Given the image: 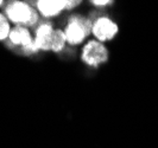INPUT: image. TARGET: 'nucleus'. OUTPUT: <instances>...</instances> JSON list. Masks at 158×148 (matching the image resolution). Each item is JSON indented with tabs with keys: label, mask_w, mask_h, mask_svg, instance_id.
<instances>
[{
	"label": "nucleus",
	"mask_w": 158,
	"mask_h": 148,
	"mask_svg": "<svg viewBox=\"0 0 158 148\" xmlns=\"http://www.w3.org/2000/svg\"><path fill=\"white\" fill-rule=\"evenodd\" d=\"M8 40L11 45L20 47L22 52L26 56L35 55L38 52L37 47L35 45V39L31 34L30 30L25 26H15L12 27Z\"/></svg>",
	"instance_id": "obj_6"
},
{
	"label": "nucleus",
	"mask_w": 158,
	"mask_h": 148,
	"mask_svg": "<svg viewBox=\"0 0 158 148\" xmlns=\"http://www.w3.org/2000/svg\"><path fill=\"white\" fill-rule=\"evenodd\" d=\"M93 20L81 14H71L68 18V23L64 27L67 37V44L70 46L81 45L89 34H92Z\"/></svg>",
	"instance_id": "obj_2"
},
{
	"label": "nucleus",
	"mask_w": 158,
	"mask_h": 148,
	"mask_svg": "<svg viewBox=\"0 0 158 148\" xmlns=\"http://www.w3.org/2000/svg\"><path fill=\"white\" fill-rule=\"evenodd\" d=\"M2 4H4V1H2V0H0V7L2 6Z\"/></svg>",
	"instance_id": "obj_11"
},
{
	"label": "nucleus",
	"mask_w": 158,
	"mask_h": 148,
	"mask_svg": "<svg viewBox=\"0 0 158 148\" xmlns=\"http://www.w3.org/2000/svg\"><path fill=\"white\" fill-rule=\"evenodd\" d=\"M11 23L8 22L7 17L4 13H0V42H4L8 39L11 33Z\"/></svg>",
	"instance_id": "obj_9"
},
{
	"label": "nucleus",
	"mask_w": 158,
	"mask_h": 148,
	"mask_svg": "<svg viewBox=\"0 0 158 148\" xmlns=\"http://www.w3.org/2000/svg\"><path fill=\"white\" fill-rule=\"evenodd\" d=\"M81 1L75 0H38L36 1V10L45 19L55 18L60 16L63 11H70L77 7Z\"/></svg>",
	"instance_id": "obj_4"
},
{
	"label": "nucleus",
	"mask_w": 158,
	"mask_h": 148,
	"mask_svg": "<svg viewBox=\"0 0 158 148\" xmlns=\"http://www.w3.org/2000/svg\"><path fill=\"white\" fill-rule=\"evenodd\" d=\"M119 26L112 18L108 16H100L93 20V27H92V34L94 39L107 43L111 42L118 36Z\"/></svg>",
	"instance_id": "obj_5"
},
{
	"label": "nucleus",
	"mask_w": 158,
	"mask_h": 148,
	"mask_svg": "<svg viewBox=\"0 0 158 148\" xmlns=\"http://www.w3.org/2000/svg\"><path fill=\"white\" fill-rule=\"evenodd\" d=\"M4 13L7 17L8 22L16 26H35L40 22V13L37 10L32 7L30 4L20 0L10 1Z\"/></svg>",
	"instance_id": "obj_1"
},
{
	"label": "nucleus",
	"mask_w": 158,
	"mask_h": 148,
	"mask_svg": "<svg viewBox=\"0 0 158 148\" xmlns=\"http://www.w3.org/2000/svg\"><path fill=\"white\" fill-rule=\"evenodd\" d=\"M65 45H67V37H65L64 30L55 29L52 40H51V51L55 52V54H58V52L63 51Z\"/></svg>",
	"instance_id": "obj_8"
},
{
	"label": "nucleus",
	"mask_w": 158,
	"mask_h": 148,
	"mask_svg": "<svg viewBox=\"0 0 158 148\" xmlns=\"http://www.w3.org/2000/svg\"><path fill=\"white\" fill-rule=\"evenodd\" d=\"M108 58L110 51L107 46L96 39H89L81 50V61L89 68L96 69L108 62Z\"/></svg>",
	"instance_id": "obj_3"
},
{
	"label": "nucleus",
	"mask_w": 158,
	"mask_h": 148,
	"mask_svg": "<svg viewBox=\"0 0 158 148\" xmlns=\"http://www.w3.org/2000/svg\"><path fill=\"white\" fill-rule=\"evenodd\" d=\"M90 4L96 6V7H105V6L112 5L113 1H112V0H92Z\"/></svg>",
	"instance_id": "obj_10"
},
{
	"label": "nucleus",
	"mask_w": 158,
	"mask_h": 148,
	"mask_svg": "<svg viewBox=\"0 0 158 148\" xmlns=\"http://www.w3.org/2000/svg\"><path fill=\"white\" fill-rule=\"evenodd\" d=\"M54 25L51 23H42L35 31V45L38 51H51V40L54 36Z\"/></svg>",
	"instance_id": "obj_7"
}]
</instances>
